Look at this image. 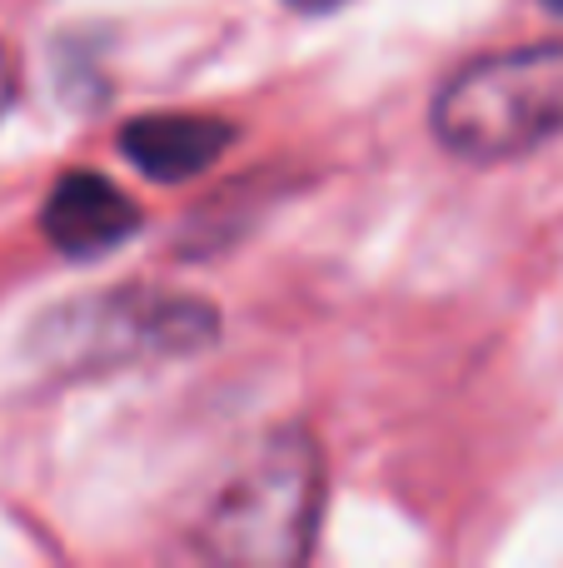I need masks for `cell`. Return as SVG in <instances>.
<instances>
[{"label": "cell", "mask_w": 563, "mask_h": 568, "mask_svg": "<svg viewBox=\"0 0 563 568\" xmlns=\"http://www.w3.org/2000/svg\"><path fill=\"white\" fill-rule=\"evenodd\" d=\"M219 314L209 300L155 284H110L80 294L30 324V359L50 374H115L165 364L215 344Z\"/></svg>", "instance_id": "6da1fadb"}, {"label": "cell", "mask_w": 563, "mask_h": 568, "mask_svg": "<svg viewBox=\"0 0 563 568\" xmlns=\"http://www.w3.org/2000/svg\"><path fill=\"white\" fill-rule=\"evenodd\" d=\"M325 514V459L305 429H279L235 464L195 524L209 564H299Z\"/></svg>", "instance_id": "7a4b0ae2"}, {"label": "cell", "mask_w": 563, "mask_h": 568, "mask_svg": "<svg viewBox=\"0 0 563 568\" xmlns=\"http://www.w3.org/2000/svg\"><path fill=\"white\" fill-rule=\"evenodd\" d=\"M434 135L449 155L499 165L563 135V40L514 45L459 65L434 95Z\"/></svg>", "instance_id": "3957f363"}, {"label": "cell", "mask_w": 563, "mask_h": 568, "mask_svg": "<svg viewBox=\"0 0 563 568\" xmlns=\"http://www.w3.org/2000/svg\"><path fill=\"white\" fill-rule=\"evenodd\" d=\"M40 230L45 240L70 260L105 255L120 240L140 230V210L115 180L95 175V170H70L50 185L45 205H40Z\"/></svg>", "instance_id": "277c9868"}, {"label": "cell", "mask_w": 563, "mask_h": 568, "mask_svg": "<svg viewBox=\"0 0 563 568\" xmlns=\"http://www.w3.org/2000/svg\"><path fill=\"white\" fill-rule=\"evenodd\" d=\"M235 145V125L215 115H190V110H165V115H140L120 130V150L135 170L150 180H195Z\"/></svg>", "instance_id": "5b68a950"}, {"label": "cell", "mask_w": 563, "mask_h": 568, "mask_svg": "<svg viewBox=\"0 0 563 568\" xmlns=\"http://www.w3.org/2000/svg\"><path fill=\"white\" fill-rule=\"evenodd\" d=\"M16 85H20V65H16V50L0 40V115L10 110V100H16Z\"/></svg>", "instance_id": "8992f818"}, {"label": "cell", "mask_w": 563, "mask_h": 568, "mask_svg": "<svg viewBox=\"0 0 563 568\" xmlns=\"http://www.w3.org/2000/svg\"><path fill=\"white\" fill-rule=\"evenodd\" d=\"M289 6H295V10H335L339 0H289Z\"/></svg>", "instance_id": "52a82bcc"}, {"label": "cell", "mask_w": 563, "mask_h": 568, "mask_svg": "<svg viewBox=\"0 0 563 568\" xmlns=\"http://www.w3.org/2000/svg\"><path fill=\"white\" fill-rule=\"evenodd\" d=\"M544 6H549V10H554V16H563V0H544Z\"/></svg>", "instance_id": "ba28073f"}]
</instances>
